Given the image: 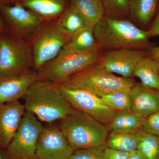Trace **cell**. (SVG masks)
<instances>
[{
  "mask_svg": "<svg viewBox=\"0 0 159 159\" xmlns=\"http://www.w3.org/2000/svg\"><path fill=\"white\" fill-rule=\"evenodd\" d=\"M147 32L149 38L159 36V9Z\"/></svg>",
  "mask_w": 159,
  "mask_h": 159,
  "instance_id": "30",
  "label": "cell"
},
{
  "mask_svg": "<svg viewBox=\"0 0 159 159\" xmlns=\"http://www.w3.org/2000/svg\"><path fill=\"white\" fill-rule=\"evenodd\" d=\"M104 15L111 18L127 19L129 17V0H101Z\"/></svg>",
  "mask_w": 159,
  "mask_h": 159,
  "instance_id": "25",
  "label": "cell"
},
{
  "mask_svg": "<svg viewBox=\"0 0 159 159\" xmlns=\"http://www.w3.org/2000/svg\"><path fill=\"white\" fill-rule=\"evenodd\" d=\"M131 110L145 117L159 109V91L135 84L129 92Z\"/></svg>",
  "mask_w": 159,
  "mask_h": 159,
  "instance_id": "15",
  "label": "cell"
},
{
  "mask_svg": "<svg viewBox=\"0 0 159 159\" xmlns=\"http://www.w3.org/2000/svg\"><path fill=\"white\" fill-rule=\"evenodd\" d=\"M30 61L28 46L14 38L0 34V75L28 71Z\"/></svg>",
  "mask_w": 159,
  "mask_h": 159,
  "instance_id": "8",
  "label": "cell"
},
{
  "mask_svg": "<svg viewBox=\"0 0 159 159\" xmlns=\"http://www.w3.org/2000/svg\"><path fill=\"white\" fill-rule=\"evenodd\" d=\"M57 25L70 38L82 29L91 26L89 25L83 17L71 6L64 12Z\"/></svg>",
  "mask_w": 159,
  "mask_h": 159,
  "instance_id": "22",
  "label": "cell"
},
{
  "mask_svg": "<svg viewBox=\"0 0 159 159\" xmlns=\"http://www.w3.org/2000/svg\"><path fill=\"white\" fill-rule=\"evenodd\" d=\"M0 12L15 33L31 32L39 27L41 21V16L26 9L20 2L11 6H0Z\"/></svg>",
  "mask_w": 159,
  "mask_h": 159,
  "instance_id": "12",
  "label": "cell"
},
{
  "mask_svg": "<svg viewBox=\"0 0 159 159\" xmlns=\"http://www.w3.org/2000/svg\"><path fill=\"white\" fill-rule=\"evenodd\" d=\"M159 9V0H129V17L147 31Z\"/></svg>",
  "mask_w": 159,
  "mask_h": 159,
  "instance_id": "16",
  "label": "cell"
},
{
  "mask_svg": "<svg viewBox=\"0 0 159 159\" xmlns=\"http://www.w3.org/2000/svg\"><path fill=\"white\" fill-rule=\"evenodd\" d=\"M137 149L146 159H158L159 136L148 133L142 129Z\"/></svg>",
  "mask_w": 159,
  "mask_h": 159,
  "instance_id": "24",
  "label": "cell"
},
{
  "mask_svg": "<svg viewBox=\"0 0 159 159\" xmlns=\"http://www.w3.org/2000/svg\"><path fill=\"white\" fill-rule=\"evenodd\" d=\"M20 0H0V6H11L20 2Z\"/></svg>",
  "mask_w": 159,
  "mask_h": 159,
  "instance_id": "33",
  "label": "cell"
},
{
  "mask_svg": "<svg viewBox=\"0 0 159 159\" xmlns=\"http://www.w3.org/2000/svg\"><path fill=\"white\" fill-rule=\"evenodd\" d=\"M149 56L159 62V47L154 46L147 51Z\"/></svg>",
  "mask_w": 159,
  "mask_h": 159,
  "instance_id": "31",
  "label": "cell"
},
{
  "mask_svg": "<svg viewBox=\"0 0 159 159\" xmlns=\"http://www.w3.org/2000/svg\"><path fill=\"white\" fill-rule=\"evenodd\" d=\"M127 159H146V158L139 150L137 149L129 153Z\"/></svg>",
  "mask_w": 159,
  "mask_h": 159,
  "instance_id": "32",
  "label": "cell"
},
{
  "mask_svg": "<svg viewBox=\"0 0 159 159\" xmlns=\"http://www.w3.org/2000/svg\"><path fill=\"white\" fill-rule=\"evenodd\" d=\"M70 39L57 25L41 32L33 46V60L36 68L40 70L57 57Z\"/></svg>",
  "mask_w": 159,
  "mask_h": 159,
  "instance_id": "9",
  "label": "cell"
},
{
  "mask_svg": "<svg viewBox=\"0 0 159 159\" xmlns=\"http://www.w3.org/2000/svg\"><path fill=\"white\" fill-rule=\"evenodd\" d=\"M102 50L98 44L87 51H77L67 44L57 57L40 69L39 80L61 84L72 75L100 61Z\"/></svg>",
  "mask_w": 159,
  "mask_h": 159,
  "instance_id": "3",
  "label": "cell"
},
{
  "mask_svg": "<svg viewBox=\"0 0 159 159\" xmlns=\"http://www.w3.org/2000/svg\"><path fill=\"white\" fill-rule=\"evenodd\" d=\"M33 159H40L36 157H35Z\"/></svg>",
  "mask_w": 159,
  "mask_h": 159,
  "instance_id": "36",
  "label": "cell"
},
{
  "mask_svg": "<svg viewBox=\"0 0 159 159\" xmlns=\"http://www.w3.org/2000/svg\"><path fill=\"white\" fill-rule=\"evenodd\" d=\"M129 154L115 150L107 146L102 152L101 159H127Z\"/></svg>",
  "mask_w": 159,
  "mask_h": 159,
  "instance_id": "29",
  "label": "cell"
},
{
  "mask_svg": "<svg viewBox=\"0 0 159 159\" xmlns=\"http://www.w3.org/2000/svg\"><path fill=\"white\" fill-rule=\"evenodd\" d=\"M146 117L131 110L117 111L108 125L111 132L135 133L142 129Z\"/></svg>",
  "mask_w": 159,
  "mask_h": 159,
  "instance_id": "18",
  "label": "cell"
},
{
  "mask_svg": "<svg viewBox=\"0 0 159 159\" xmlns=\"http://www.w3.org/2000/svg\"></svg>",
  "mask_w": 159,
  "mask_h": 159,
  "instance_id": "37",
  "label": "cell"
},
{
  "mask_svg": "<svg viewBox=\"0 0 159 159\" xmlns=\"http://www.w3.org/2000/svg\"><path fill=\"white\" fill-rule=\"evenodd\" d=\"M103 102L116 111L131 110L129 93L118 91L100 97Z\"/></svg>",
  "mask_w": 159,
  "mask_h": 159,
  "instance_id": "26",
  "label": "cell"
},
{
  "mask_svg": "<svg viewBox=\"0 0 159 159\" xmlns=\"http://www.w3.org/2000/svg\"><path fill=\"white\" fill-rule=\"evenodd\" d=\"M8 29L6 28V24L3 21L2 18L0 17V34H6Z\"/></svg>",
  "mask_w": 159,
  "mask_h": 159,
  "instance_id": "34",
  "label": "cell"
},
{
  "mask_svg": "<svg viewBox=\"0 0 159 159\" xmlns=\"http://www.w3.org/2000/svg\"><path fill=\"white\" fill-rule=\"evenodd\" d=\"M23 97L26 111L34 114L41 122L62 120L74 109L57 84L46 80H38Z\"/></svg>",
  "mask_w": 159,
  "mask_h": 159,
  "instance_id": "2",
  "label": "cell"
},
{
  "mask_svg": "<svg viewBox=\"0 0 159 159\" xmlns=\"http://www.w3.org/2000/svg\"><path fill=\"white\" fill-rule=\"evenodd\" d=\"M70 6L92 27H94L104 15L101 0H70Z\"/></svg>",
  "mask_w": 159,
  "mask_h": 159,
  "instance_id": "19",
  "label": "cell"
},
{
  "mask_svg": "<svg viewBox=\"0 0 159 159\" xmlns=\"http://www.w3.org/2000/svg\"><path fill=\"white\" fill-rule=\"evenodd\" d=\"M106 144L97 147L74 151L69 159H101Z\"/></svg>",
  "mask_w": 159,
  "mask_h": 159,
  "instance_id": "27",
  "label": "cell"
},
{
  "mask_svg": "<svg viewBox=\"0 0 159 159\" xmlns=\"http://www.w3.org/2000/svg\"><path fill=\"white\" fill-rule=\"evenodd\" d=\"M0 159H9L6 152V153H4L0 151Z\"/></svg>",
  "mask_w": 159,
  "mask_h": 159,
  "instance_id": "35",
  "label": "cell"
},
{
  "mask_svg": "<svg viewBox=\"0 0 159 159\" xmlns=\"http://www.w3.org/2000/svg\"><path fill=\"white\" fill-rule=\"evenodd\" d=\"M60 129L43 127L38 140L35 157L40 159H69L74 152Z\"/></svg>",
  "mask_w": 159,
  "mask_h": 159,
  "instance_id": "10",
  "label": "cell"
},
{
  "mask_svg": "<svg viewBox=\"0 0 159 159\" xmlns=\"http://www.w3.org/2000/svg\"><path fill=\"white\" fill-rule=\"evenodd\" d=\"M69 45L72 48L79 51L89 50L98 45L94 33V27L88 26L70 37Z\"/></svg>",
  "mask_w": 159,
  "mask_h": 159,
  "instance_id": "23",
  "label": "cell"
},
{
  "mask_svg": "<svg viewBox=\"0 0 159 159\" xmlns=\"http://www.w3.org/2000/svg\"><path fill=\"white\" fill-rule=\"evenodd\" d=\"M18 100L0 104V147L8 148L25 113Z\"/></svg>",
  "mask_w": 159,
  "mask_h": 159,
  "instance_id": "14",
  "label": "cell"
},
{
  "mask_svg": "<svg viewBox=\"0 0 159 159\" xmlns=\"http://www.w3.org/2000/svg\"><path fill=\"white\" fill-rule=\"evenodd\" d=\"M24 6L41 17H52L62 13L65 8L64 0H20Z\"/></svg>",
  "mask_w": 159,
  "mask_h": 159,
  "instance_id": "20",
  "label": "cell"
},
{
  "mask_svg": "<svg viewBox=\"0 0 159 159\" xmlns=\"http://www.w3.org/2000/svg\"><path fill=\"white\" fill-rule=\"evenodd\" d=\"M43 127L41 121L29 112L23 116L14 136L6 149L9 159H33Z\"/></svg>",
  "mask_w": 159,
  "mask_h": 159,
  "instance_id": "6",
  "label": "cell"
},
{
  "mask_svg": "<svg viewBox=\"0 0 159 159\" xmlns=\"http://www.w3.org/2000/svg\"><path fill=\"white\" fill-rule=\"evenodd\" d=\"M39 80L38 74L29 71L19 74L0 75V104L18 100Z\"/></svg>",
  "mask_w": 159,
  "mask_h": 159,
  "instance_id": "13",
  "label": "cell"
},
{
  "mask_svg": "<svg viewBox=\"0 0 159 159\" xmlns=\"http://www.w3.org/2000/svg\"><path fill=\"white\" fill-rule=\"evenodd\" d=\"M61 120L60 129L74 150L106 144L108 126L88 114L74 108Z\"/></svg>",
  "mask_w": 159,
  "mask_h": 159,
  "instance_id": "4",
  "label": "cell"
},
{
  "mask_svg": "<svg viewBox=\"0 0 159 159\" xmlns=\"http://www.w3.org/2000/svg\"><path fill=\"white\" fill-rule=\"evenodd\" d=\"M57 85L73 108L88 114L104 125L108 126L116 113L117 111L110 108L100 97L93 93L60 84Z\"/></svg>",
  "mask_w": 159,
  "mask_h": 159,
  "instance_id": "7",
  "label": "cell"
},
{
  "mask_svg": "<svg viewBox=\"0 0 159 159\" xmlns=\"http://www.w3.org/2000/svg\"><path fill=\"white\" fill-rule=\"evenodd\" d=\"M142 129L148 133L159 136V109L145 118Z\"/></svg>",
  "mask_w": 159,
  "mask_h": 159,
  "instance_id": "28",
  "label": "cell"
},
{
  "mask_svg": "<svg viewBox=\"0 0 159 159\" xmlns=\"http://www.w3.org/2000/svg\"><path fill=\"white\" fill-rule=\"evenodd\" d=\"M60 84L85 90L100 97L118 91L129 93L135 83L132 78L118 77L111 73L99 61L72 75Z\"/></svg>",
  "mask_w": 159,
  "mask_h": 159,
  "instance_id": "5",
  "label": "cell"
},
{
  "mask_svg": "<svg viewBox=\"0 0 159 159\" xmlns=\"http://www.w3.org/2000/svg\"><path fill=\"white\" fill-rule=\"evenodd\" d=\"M147 54V51L135 49L111 50L102 54L100 62L111 73L125 78H132L139 60Z\"/></svg>",
  "mask_w": 159,
  "mask_h": 159,
  "instance_id": "11",
  "label": "cell"
},
{
  "mask_svg": "<svg viewBox=\"0 0 159 159\" xmlns=\"http://www.w3.org/2000/svg\"><path fill=\"white\" fill-rule=\"evenodd\" d=\"M95 38L107 51L131 49L148 51L156 44L150 41L147 31L128 19L111 18L104 15L94 27Z\"/></svg>",
  "mask_w": 159,
  "mask_h": 159,
  "instance_id": "1",
  "label": "cell"
},
{
  "mask_svg": "<svg viewBox=\"0 0 159 159\" xmlns=\"http://www.w3.org/2000/svg\"><path fill=\"white\" fill-rule=\"evenodd\" d=\"M133 77L139 78L143 87L159 91V62L148 53L137 64Z\"/></svg>",
  "mask_w": 159,
  "mask_h": 159,
  "instance_id": "17",
  "label": "cell"
},
{
  "mask_svg": "<svg viewBox=\"0 0 159 159\" xmlns=\"http://www.w3.org/2000/svg\"><path fill=\"white\" fill-rule=\"evenodd\" d=\"M141 130L135 133L111 132L107 140V146L122 152L130 153L138 148Z\"/></svg>",
  "mask_w": 159,
  "mask_h": 159,
  "instance_id": "21",
  "label": "cell"
}]
</instances>
